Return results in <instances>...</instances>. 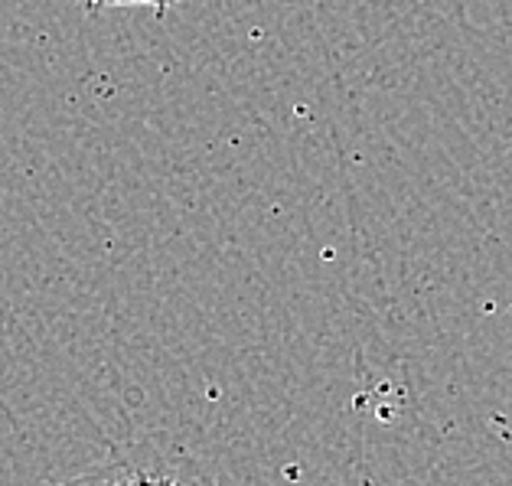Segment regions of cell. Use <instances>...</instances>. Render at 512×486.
I'll return each mask as SVG.
<instances>
[{"label":"cell","instance_id":"cell-4","mask_svg":"<svg viewBox=\"0 0 512 486\" xmlns=\"http://www.w3.org/2000/svg\"><path fill=\"white\" fill-rule=\"evenodd\" d=\"M59 486H66V483H59Z\"/></svg>","mask_w":512,"mask_h":486},{"label":"cell","instance_id":"cell-2","mask_svg":"<svg viewBox=\"0 0 512 486\" xmlns=\"http://www.w3.org/2000/svg\"><path fill=\"white\" fill-rule=\"evenodd\" d=\"M131 4H147V7H154L157 17H164L167 7L180 4V0H108V7H131Z\"/></svg>","mask_w":512,"mask_h":486},{"label":"cell","instance_id":"cell-1","mask_svg":"<svg viewBox=\"0 0 512 486\" xmlns=\"http://www.w3.org/2000/svg\"><path fill=\"white\" fill-rule=\"evenodd\" d=\"M66 486H216L203 464L180 447L160 441H137L115 451Z\"/></svg>","mask_w":512,"mask_h":486},{"label":"cell","instance_id":"cell-3","mask_svg":"<svg viewBox=\"0 0 512 486\" xmlns=\"http://www.w3.org/2000/svg\"><path fill=\"white\" fill-rule=\"evenodd\" d=\"M79 4L89 10V14H98V10H105L108 7V0H79Z\"/></svg>","mask_w":512,"mask_h":486}]
</instances>
